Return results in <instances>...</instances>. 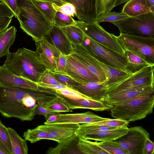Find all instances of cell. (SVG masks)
I'll use <instances>...</instances> for the list:
<instances>
[{
  "instance_id": "53",
  "label": "cell",
  "mask_w": 154,
  "mask_h": 154,
  "mask_svg": "<svg viewBox=\"0 0 154 154\" xmlns=\"http://www.w3.org/2000/svg\"><path fill=\"white\" fill-rule=\"evenodd\" d=\"M146 3L149 8L154 4V0H146Z\"/></svg>"
},
{
  "instance_id": "9",
  "label": "cell",
  "mask_w": 154,
  "mask_h": 154,
  "mask_svg": "<svg viewBox=\"0 0 154 154\" xmlns=\"http://www.w3.org/2000/svg\"><path fill=\"white\" fill-rule=\"evenodd\" d=\"M154 85V66L149 65L107 85L109 90H122Z\"/></svg>"
},
{
  "instance_id": "17",
  "label": "cell",
  "mask_w": 154,
  "mask_h": 154,
  "mask_svg": "<svg viewBox=\"0 0 154 154\" xmlns=\"http://www.w3.org/2000/svg\"><path fill=\"white\" fill-rule=\"evenodd\" d=\"M72 4L76 10L75 16L79 20L87 23L96 21L97 17L96 0H64Z\"/></svg>"
},
{
  "instance_id": "39",
  "label": "cell",
  "mask_w": 154,
  "mask_h": 154,
  "mask_svg": "<svg viewBox=\"0 0 154 154\" xmlns=\"http://www.w3.org/2000/svg\"><path fill=\"white\" fill-rule=\"evenodd\" d=\"M0 142L6 147L10 154H13L10 136L7 128L0 120Z\"/></svg>"
},
{
  "instance_id": "3",
  "label": "cell",
  "mask_w": 154,
  "mask_h": 154,
  "mask_svg": "<svg viewBox=\"0 0 154 154\" xmlns=\"http://www.w3.org/2000/svg\"><path fill=\"white\" fill-rule=\"evenodd\" d=\"M19 11L17 18L20 27L35 42L45 37L54 25L34 3L32 0H17Z\"/></svg>"
},
{
  "instance_id": "36",
  "label": "cell",
  "mask_w": 154,
  "mask_h": 154,
  "mask_svg": "<svg viewBox=\"0 0 154 154\" xmlns=\"http://www.w3.org/2000/svg\"><path fill=\"white\" fill-rule=\"evenodd\" d=\"M102 148L108 152L109 154H130L128 151L122 148L114 140L97 142Z\"/></svg>"
},
{
  "instance_id": "42",
  "label": "cell",
  "mask_w": 154,
  "mask_h": 154,
  "mask_svg": "<svg viewBox=\"0 0 154 154\" xmlns=\"http://www.w3.org/2000/svg\"><path fill=\"white\" fill-rule=\"evenodd\" d=\"M52 6L57 11L61 12L70 16L74 17L75 16L76 9L75 6L72 4L66 2L59 6L53 3Z\"/></svg>"
},
{
  "instance_id": "7",
  "label": "cell",
  "mask_w": 154,
  "mask_h": 154,
  "mask_svg": "<svg viewBox=\"0 0 154 154\" xmlns=\"http://www.w3.org/2000/svg\"><path fill=\"white\" fill-rule=\"evenodd\" d=\"M117 38L125 50L134 53L149 65L154 66V38L142 37L120 33Z\"/></svg>"
},
{
  "instance_id": "26",
  "label": "cell",
  "mask_w": 154,
  "mask_h": 154,
  "mask_svg": "<svg viewBox=\"0 0 154 154\" xmlns=\"http://www.w3.org/2000/svg\"><path fill=\"white\" fill-rule=\"evenodd\" d=\"M127 62L126 69L130 74L134 73L143 67L149 65L144 60L134 53L125 50Z\"/></svg>"
},
{
  "instance_id": "20",
  "label": "cell",
  "mask_w": 154,
  "mask_h": 154,
  "mask_svg": "<svg viewBox=\"0 0 154 154\" xmlns=\"http://www.w3.org/2000/svg\"><path fill=\"white\" fill-rule=\"evenodd\" d=\"M45 37L61 53L68 55L73 53L72 43L60 27L54 25L51 31Z\"/></svg>"
},
{
  "instance_id": "33",
  "label": "cell",
  "mask_w": 154,
  "mask_h": 154,
  "mask_svg": "<svg viewBox=\"0 0 154 154\" xmlns=\"http://www.w3.org/2000/svg\"><path fill=\"white\" fill-rule=\"evenodd\" d=\"M32 1L48 20L54 25L57 11L52 6L53 3L36 0Z\"/></svg>"
},
{
  "instance_id": "28",
  "label": "cell",
  "mask_w": 154,
  "mask_h": 154,
  "mask_svg": "<svg viewBox=\"0 0 154 154\" xmlns=\"http://www.w3.org/2000/svg\"><path fill=\"white\" fill-rule=\"evenodd\" d=\"M78 146L83 154H109L98 145L97 142H92L83 138L80 137Z\"/></svg>"
},
{
  "instance_id": "15",
  "label": "cell",
  "mask_w": 154,
  "mask_h": 154,
  "mask_svg": "<svg viewBox=\"0 0 154 154\" xmlns=\"http://www.w3.org/2000/svg\"><path fill=\"white\" fill-rule=\"evenodd\" d=\"M72 44L73 52L71 54L95 75L100 82L106 84L108 79L105 73L91 59L87 51L81 45Z\"/></svg>"
},
{
  "instance_id": "11",
  "label": "cell",
  "mask_w": 154,
  "mask_h": 154,
  "mask_svg": "<svg viewBox=\"0 0 154 154\" xmlns=\"http://www.w3.org/2000/svg\"><path fill=\"white\" fill-rule=\"evenodd\" d=\"M35 52L40 60L50 71L55 72L57 60L61 53L45 37L35 42Z\"/></svg>"
},
{
  "instance_id": "52",
  "label": "cell",
  "mask_w": 154,
  "mask_h": 154,
  "mask_svg": "<svg viewBox=\"0 0 154 154\" xmlns=\"http://www.w3.org/2000/svg\"><path fill=\"white\" fill-rule=\"evenodd\" d=\"M129 0H116L115 4V7L126 2Z\"/></svg>"
},
{
  "instance_id": "1",
  "label": "cell",
  "mask_w": 154,
  "mask_h": 154,
  "mask_svg": "<svg viewBox=\"0 0 154 154\" xmlns=\"http://www.w3.org/2000/svg\"><path fill=\"white\" fill-rule=\"evenodd\" d=\"M104 103L109 106L112 117L134 122L152 113L154 107V89L131 98Z\"/></svg>"
},
{
  "instance_id": "25",
  "label": "cell",
  "mask_w": 154,
  "mask_h": 154,
  "mask_svg": "<svg viewBox=\"0 0 154 154\" xmlns=\"http://www.w3.org/2000/svg\"><path fill=\"white\" fill-rule=\"evenodd\" d=\"M17 30L11 26L5 30L0 32V57L7 56L10 53L9 49L15 41Z\"/></svg>"
},
{
  "instance_id": "12",
  "label": "cell",
  "mask_w": 154,
  "mask_h": 154,
  "mask_svg": "<svg viewBox=\"0 0 154 154\" xmlns=\"http://www.w3.org/2000/svg\"><path fill=\"white\" fill-rule=\"evenodd\" d=\"M0 85L38 91L48 89L39 87L37 83L14 74L2 65L0 66Z\"/></svg>"
},
{
  "instance_id": "27",
  "label": "cell",
  "mask_w": 154,
  "mask_h": 154,
  "mask_svg": "<svg viewBox=\"0 0 154 154\" xmlns=\"http://www.w3.org/2000/svg\"><path fill=\"white\" fill-rule=\"evenodd\" d=\"M8 128L11 139L13 154H27L28 147L26 140L12 128Z\"/></svg>"
},
{
  "instance_id": "47",
  "label": "cell",
  "mask_w": 154,
  "mask_h": 154,
  "mask_svg": "<svg viewBox=\"0 0 154 154\" xmlns=\"http://www.w3.org/2000/svg\"><path fill=\"white\" fill-rule=\"evenodd\" d=\"M38 84L39 87L51 89L55 91L62 90L67 87L61 84L52 85L40 82L38 83Z\"/></svg>"
},
{
  "instance_id": "32",
  "label": "cell",
  "mask_w": 154,
  "mask_h": 154,
  "mask_svg": "<svg viewBox=\"0 0 154 154\" xmlns=\"http://www.w3.org/2000/svg\"><path fill=\"white\" fill-rule=\"evenodd\" d=\"M116 128L117 127L102 125H91L87 124H80L79 127L76 131L75 134L79 137L83 138L86 135L106 131Z\"/></svg>"
},
{
  "instance_id": "29",
  "label": "cell",
  "mask_w": 154,
  "mask_h": 154,
  "mask_svg": "<svg viewBox=\"0 0 154 154\" xmlns=\"http://www.w3.org/2000/svg\"><path fill=\"white\" fill-rule=\"evenodd\" d=\"M72 44L82 45L83 42L85 33L75 25L60 27Z\"/></svg>"
},
{
  "instance_id": "44",
  "label": "cell",
  "mask_w": 154,
  "mask_h": 154,
  "mask_svg": "<svg viewBox=\"0 0 154 154\" xmlns=\"http://www.w3.org/2000/svg\"><path fill=\"white\" fill-rule=\"evenodd\" d=\"M67 61V55L61 53L57 60L55 72H63L66 67Z\"/></svg>"
},
{
  "instance_id": "22",
  "label": "cell",
  "mask_w": 154,
  "mask_h": 154,
  "mask_svg": "<svg viewBox=\"0 0 154 154\" xmlns=\"http://www.w3.org/2000/svg\"><path fill=\"white\" fill-rule=\"evenodd\" d=\"M80 137L75 134L59 143L54 147H49L47 154H83L78 144Z\"/></svg>"
},
{
  "instance_id": "4",
  "label": "cell",
  "mask_w": 154,
  "mask_h": 154,
  "mask_svg": "<svg viewBox=\"0 0 154 154\" xmlns=\"http://www.w3.org/2000/svg\"><path fill=\"white\" fill-rule=\"evenodd\" d=\"M38 91L0 85L1 114L4 117L16 118L22 121H32L36 115L34 109L25 107L22 99L26 95Z\"/></svg>"
},
{
  "instance_id": "34",
  "label": "cell",
  "mask_w": 154,
  "mask_h": 154,
  "mask_svg": "<svg viewBox=\"0 0 154 154\" xmlns=\"http://www.w3.org/2000/svg\"><path fill=\"white\" fill-rule=\"evenodd\" d=\"M14 16L12 10L5 4L0 3V32L7 29Z\"/></svg>"
},
{
  "instance_id": "2",
  "label": "cell",
  "mask_w": 154,
  "mask_h": 154,
  "mask_svg": "<svg viewBox=\"0 0 154 154\" xmlns=\"http://www.w3.org/2000/svg\"><path fill=\"white\" fill-rule=\"evenodd\" d=\"M2 66L14 74L37 83L47 70L35 51L25 48L10 52Z\"/></svg>"
},
{
  "instance_id": "54",
  "label": "cell",
  "mask_w": 154,
  "mask_h": 154,
  "mask_svg": "<svg viewBox=\"0 0 154 154\" xmlns=\"http://www.w3.org/2000/svg\"><path fill=\"white\" fill-rule=\"evenodd\" d=\"M151 12L154 13V4L150 8Z\"/></svg>"
},
{
  "instance_id": "45",
  "label": "cell",
  "mask_w": 154,
  "mask_h": 154,
  "mask_svg": "<svg viewBox=\"0 0 154 154\" xmlns=\"http://www.w3.org/2000/svg\"><path fill=\"white\" fill-rule=\"evenodd\" d=\"M0 2L5 5L12 10L16 18L17 19L18 17L19 11L17 0H0Z\"/></svg>"
},
{
  "instance_id": "49",
  "label": "cell",
  "mask_w": 154,
  "mask_h": 154,
  "mask_svg": "<svg viewBox=\"0 0 154 154\" xmlns=\"http://www.w3.org/2000/svg\"><path fill=\"white\" fill-rule=\"evenodd\" d=\"M58 113L51 114L49 115L45 119L46 121L44 122V124L51 125L54 124L56 122L58 117Z\"/></svg>"
},
{
  "instance_id": "24",
  "label": "cell",
  "mask_w": 154,
  "mask_h": 154,
  "mask_svg": "<svg viewBox=\"0 0 154 154\" xmlns=\"http://www.w3.org/2000/svg\"><path fill=\"white\" fill-rule=\"evenodd\" d=\"M122 12L134 17L151 12L146 0H130L123 6Z\"/></svg>"
},
{
  "instance_id": "35",
  "label": "cell",
  "mask_w": 154,
  "mask_h": 154,
  "mask_svg": "<svg viewBox=\"0 0 154 154\" xmlns=\"http://www.w3.org/2000/svg\"><path fill=\"white\" fill-rule=\"evenodd\" d=\"M129 17L125 14L121 12L118 13L115 12H109L97 16L96 21L98 23L109 22L112 23Z\"/></svg>"
},
{
  "instance_id": "40",
  "label": "cell",
  "mask_w": 154,
  "mask_h": 154,
  "mask_svg": "<svg viewBox=\"0 0 154 154\" xmlns=\"http://www.w3.org/2000/svg\"><path fill=\"white\" fill-rule=\"evenodd\" d=\"M116 0H96L97 16L111 11L115 7Z\"/></svg>"
},
{
  "instance_id": "16",
  "label": "cell",
  "mask_w": 154,
  "mask_h": 154,
  "mask_svg": "<svg viewBox=\"0 0 154 154\" xmlns=\"http://www.w3.org/2000/svg\"><path fill=\"white\" fill-rule=\"evenodd\" d=\"M80 124L59 123L43 125L48 133L47 140L59 143L75 134Z\"/></svg>"
},
{
  "instance_id": "41",
  "label": "cell",
  "mask_w": 154,
  "mask_h": 154,
  "mask_svg": "<svg viewBox=\"0 0 154 154\" xmlns=\"http://www.w3.org/2000/svg\"><path fill=\"white\" fill-rule=\"evenodd\" d=\"M129 122L116 119H108L99 122L87 124L91 125H102L111 127H121L128 126Z\"/></svg>"
},
{
  "instance_id": "48",
  "label": "cell",
  "mask_w": 154,
  "mask_h": 154,
  "mask_svg": "<svg viewBox=\"0 0 154 154\" xmlns=\"http://www.w3.org/2000/svg\"><path fill=\"white\" fill-rule=\"evenodd\" d=\"M144 154H154V142L147 139L145 142Z\"/></svg>"
},
{
  "instance_id": "6",
  "label": "cell",
  "mask_w": 154,
  "mask_h": 154,
  "mask_svg": "<svg viewBox=\"0 0 154 154\" xmlns=\"http://www.w3.org/2000/svg\"><path fill=\"white\" fill-rule=\"evenodd\" d=\"M81 45L91 55L100 61L110 66L127 72L125 54L112 50L94 40L85 34L83 42Z\"/></svg>"
},
{
  "instance_id": "19",
  "label": "cell",
  "mask_w": 154,
  "mask_h": 154,
  "mask_svg": "<svg viewBox=\"0 0 154 154\" xmlns=\"http://www.w3.org/2000/svg\"><path fill=\"white\" fill-rule=\"evenodd\" d=\"M58 117L54 124H87L106 120L108 118L99 116L91 111L82 113H58Z\"/></svg>"
},
{
  "instance_id": "18",
  "label": "cell",
  "mask_w": 154,
  "mask_h": 154,
  "mask_svg": "<svg viewBox=\"0 0 154 154\" xmlns=\"http://www.w3.org/2000/svg\"><path fill=\"white\" fill-rule=\"evenodd\" d=\"M62 96L71 110L82 109L103 111L109 110L110 108L104 102L92 100L86 97L70 98Z\"/></svg>"
},
{
  "instance_id": "50",
  "label": "cell",
  "mask_w": 154,
  "mask_h": 154,
  "mask_svg": "<svg viewBox=\"0 0 154 154\" xmlns=\"http://www.w3.org/2000/svg\"><path fill=\"white\" fill-rule=\"evenodd\" d=\"M52 2L58 6H61L66 3L64 0H36Z\"/></svg>"
},
{
  "instance_id": "10",
  "label": "cell",
  "mask_w": 154,
  "mask_h": 154,
  "mask_svg": "<svg viewBox=\"0 0 154 154\" xmlns=\"http://www.w3.org/2000/svg\"><path fill=\"white\" fill-rule=\"evenodd\" d=\"M148 138L150 139L149 133L138 126L129 128L127 134L115 140L130 154H144L145 143Z\"/></svg>"
},
{
  "instance_id": "23",
  "label": "cell",
  "mask_w": 154,
  "mask_h": 154,
  "mask_svg": "<svg viewBox=\"0 0 154 154\" xmlns=\"http://www.w3.org/2000/svg\"><path fill=\"white\" fill-rule=\"evenodd\" d=\"M129 128L128 126L117 127L106 131L86 135L83 138L96 141H111L117 140L127 134Z\"/></svg>"
},
{
  "instance_id": "13",
  "label": "cell",
  "mask_w": 154,
  "mask_h": 154,
  "mask_svg": "<svg viewBox=\"0 0 154 154\" xmlns=\"http://www.w3.org/2000/svg\"><path fill=\"white\" fill-rule=\"evenodd\" d=\"M63 74L77 81L99 82L97 78L71 54L67 55V61Z\"/></svg>"
},
{
  "instance_id": "14",
  "label": "cell",
  "mask_w": 154,
  "mask_h": 154,
  "mask_svg": "<svg viewBox=\"0 0 154 154\" xmlns=\"http://www.w3.org/2000/svg\"><path fill=\"white\" fill-rule=\"evenodd\" d=\"M77 81L79 84L73 90L88 99L104 102L108 92L104 83Z\"/></svg>"
},
{
  "instance_id": "37",
  "label": "cell",
  "mask_w": 154,
  "mask_h": 154,
  "mask_svg": "<svg viewBox=\"0 0 154 154\" xmlns=\"http://www.w3.org/2000/svg\"><path fill=\"white\" fill-rule=\"evenodd\" d=\"M49 71L60 83L70 88L74 89L79 84V82L67 75L62 73Z\"/></svg>"
},
{
  "instance_id": "46",
  "label": "cell",
  "mask_w": 154,
  "mask_h": 154,
  "mask_svg": "<svg viewBox=\"0 0 154 154\" xmlns=\"http://www.w3.org/2000/svg\"><path fill=\"white\" fill-rule=\"evenodd\" d=\"M34 111L36 115L43 116L45 119L51 115L58 113L51 111L38 104L34 108Z\"/></svg>"
},
{
  "instance_id": "38",
  "label": "cell",
  "mask_w": 154,
  "mask_h": 154,
  "mask_svg": "<svg viewBox=\"0 0 154 154\" xmlns=\"http://www.w3.org/2000/svg\"><path fill=\"white\" fill-rule=\"evenodd\" d=\"M76 21L71 16L57 11L54 25L59 27H64L75 25Z\"/></svg>"
},
{
  "instance_id": "21",
  "label": "cell",
  "mask_w": 154,
  "mask_h": 154,
  "mask_svg": "<svg viewBox=\"0 0 154 154\" xmlns=\"http://www.w3.org/2000/svg\"><path fill=\"white\" fill-rule=\"evenodd\" d=\"M154 85L125 90H109L104 101L121 100L134 97L153 90Z\"/></svg>"
},
{
  "instance_id": "43",
  "label": "cell",
  "mask_w": 154,
  "mask_h": 154,
  "mask_svg": "<svg viewBox=\"0 0 154 154\" xmlns=\"http://www.w3.org/2000/svg\"><path fill=\"white\" fill-rule=\"evenodd\" d=\"M39 82L52 85L61 84L48 70L42 76Z\"/></svg>"
},
{
  "instance_id": "5",
  "label": "cell",
  "mask_w": 154,
  "mask_h": 154,
  "mask_svg": "<svg viewBox=\"0 0 154 154\" xmlns=\"http://www.w3.org/2000/svg\"><path fill=\"white\" fill-rule=\"evenodd\" d=\"M112 23L118 28L120 33L154 38V13L151 12L129 17Z\"/></svg>"
},
{
  "instance_id": "31",
  "label": "cell",
  "mask_w": 154,
  "mask_h": 154,
  "mask_svg": "<svg viewBox=\"0 0 154 154\" xmlns=\"http://www.w3.org/2000/svg\"><path fill=\"white\" fill-rule=\"evenodd\" d=\"M58 94L55 97L49 100L43 106L57 113L71 111V110L66 103L62 96Z\"/></svg>"
},
{
  "instance_id": "8",
  "label": "cell",
  "mask_w": 154,
  "mask_h": 154,
  "mask_svg": "<svg viewBox=\"0 0 154 154\" xmlns=\"http://www.w3.org/2000/svg\"><path fill=\"white\" fill-rule=\"evenodd\" d=\"M75 25L94 40L119 53L125 54V51L119 42L117 36L107 32L96 21L90 23L76 21Z\"/></svg>"
},
{
  "instance_id": "51",
  "label": "cell",
  "mask_w": 154,
  "mask_h": 154,
  "mask_svg": "<svg viewBox=\"0 0 154 154\" xmlns=\"http://www.w3.org/2000/svg\"><path fill=\"white\" fill-rule=\"evenodd\" d=\"M0 154H10L5 146L0 142Z\"/></svg>"
},
{
  "instance_id": "30",
  "label": "cell",
  "mask_w": 154,
  "mask_h": 154,
  "mask_svg": "<svg viewBox=\"0 0 154 154\" xmlns=\"http://www.w3.org/2000/svg\"><path fill=\"white\" fill-rule=\"evenodd\" d=\"M48 133L43 125L32 129H28L23 134V137L26 140L31 143H36L42 140H47Z\"/></svg>"
}]
</instances>
